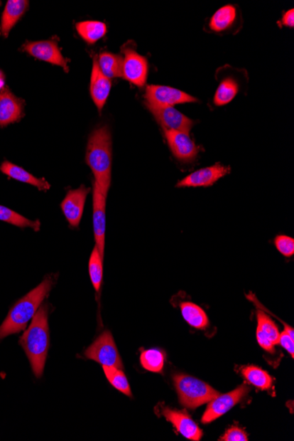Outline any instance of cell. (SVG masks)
<instances>
[{
	"label": "cell",
	"instance_id": "9a60e30c",
	"mask_svg": "<svg viewBox=\"0 0 294 441\" xmlns=\"http://www.w3.org/2000/svg\"><path fill=\"white\" fill-rule=\"evenodd\" d=\"M161 413L186 439L195 441L201 440L202 436H203V431L200 428V426L195 423L188 414L181 410H171L169 408H165Z\"/></svg>",
	"mask_w": 294,
	"mask_h": 441
},
{
	"label": "cell",
	"instance_id": "836d02e7",
	"mask_svg": "<svg viewBox=\"0 0 294 441\" xmlns=\"http://www.w3.org/2000/svg\"><path fill=\"white\" fill-rule=\"evenodd\" d=\"M256 339L258 341V344L261 346L263 348L264 350L267 351L268 353L273 354L274 353V344L270 340L269 337H267L263 334L260 329H257L256 331Z\"/></svg>",
	"mask_w": 294,
	"mask_h": 441
},
{
	"label": "cell",
	"instance_id": "44dd1931",
	"mask_svg": "<svg viewBox=\"0 0 294 441\" xmlns=\"http://www.w3.org/2000/svg\"><path fill=\"white\" fill-rule=\"evenodd\" d=\"M99 68L108 79L122 77L123 57L120 55L104 53L97 58Z\"/></svg>",
	"mask_w": 294,
	"mask_h": 441
},
{
	"label": "cell",
	"instance_id": "1f68e13d",
	"mask_svg": "<svg viewBox=\"0 0 294 441\" xmlns=\"http://www.w3.org/2000/svg\"><path fill=\"white\" fill-rule=\"evenodd\" d=\"M220 440L224 441H248V437L241 429L237 426H232Z\"/></svg>",
	"mask_w": 294,
	"mask_h": 441
},
{
	"label": "cell",
	"instance_id": "d6a6232c",
	"mask_svg": "<svg viewBox=\"0 0 294 441\" xmlns=\"http://www.w3.org/2000/svg\"><path fill=\"white\" fill-rule=\"evenodd\" d=\"M294 339H292L291 336L289 335V333L285 331H283L279 336L278 344H281L283 347L285 348L286 351H288L290 355L292 356V358L294 357Z\"/></svg>",
	"mask_w": 294,
	"mask_h": 441
},
{
	"label": "cell",
	"instance_id": "4316f807",
	"mask_svg": "<svg viewBox=\"0 0 294 441\" xmlns=\"http://www.w3.org/2000/svg\"><path fill=\"white\" fill-rule=\"evenodd\" d=\"M102 264H104V257H102L97 247L94 246L89 259L88 270H89L91 282L97 292L101 290L102 277H104V265Z\"/></svg>",
	"mask_w": 294,
	"mask_h": 441
},
{
	"label": "cell",
	"instance_id": "603a6c76",
	"mask_svg": "<svg viewBox=\"0 0 294 441\" xmlns=\"http://www.w3.org/2000/svg\"><path fill=\"white\" fill-rule=\"evenodd\" d=\"M182 316L190 326L198 329H204L209 325V320L205 311L192 302L181 304Z\"/></svg>",
	"mask_w": 294,
	"mask_h": 441
},
{
	"label": "cell",
	"instance_id": "2e32d148",
	"mask_svg": "<svg viewBox=\"0 0 294 441\" xmlns=\"http://www.w3.org/2000/svg\"><path fill=\"white\" fill-rule=\"evenodd\" d=\"M23 117V102L9 89L0 92V128L19 122Z\"/></svg>",
	"mask_w": 294,
	"mask_h": 441
},
{
	"label": "cell",
	"instance_id": "cb8c5ba5",
	"mask_svg": "<svg viewBox=\"0 0 294 441\" xmlns=\"http://www.w3.org/2000/svg\"><path fill=\"white\" fill-rule=\"evenodd\" d=\"M239 91V84L233 78H227L219 85L214 95V105L224 106L233 101Z\"/></svg>",
	"mask_w": 294,
	"mask_h": 441
},
{
	"label": "cell",
	"instance_id": "7a4b0ae2",
	"mask_svg": "<svg viewBox=\"0 0 294 441\" xmlns=\"http://www.w3.org/2000/svg\"><path fill=\"white\" fill-rule=\"evenodd\" d=\"M49 306L40 307L31 326L20 339V344L31 362L36 378H41L50 348Z\"/></svg>",
	"mask_w": 294,
	"mask_h": 441
},
{
	"label": "cell",
	"instance_id": "8fae6325",
	"mask_svg": "<svg viewBox=\"0 0 294 441\" xmlns=\"http://www.w3.org/2000/svg\"><path fill=\"white\" fill-rule=\"evenodd\" d=\"M90 188L80 186L76 190L70 191L61 203V210L70 227L78 228L83 216L85 203Z\"/></svg>",
	"mask_w": 294,
	"mask_h": 441
},
{
	"label": "cell",
	"instance_id": "ffe728a7",
	"mask_svg": "<svg viewBox=\"0 0 294 441\" xmlns=\"http://www.w3.org/2000/svg\"><path fill=\"white\" fill-rule=\"evenodd\" d=\"M78 34L88 44H94L101 40L107 34V26L104 22L87 21L76 24Z\"/></svg>",
	"mask_w": 294,
	"mask_h": 441
},
{
	"label": "cell",
	"instance_id": "5bb4252c",
	"mask_svg": "<svg viewBox=\"0 0 294 441\" xmlns=\"http://www.w3.org/2000/svg\"><path fill=\"white\" fill-rule=\"evenodd\" d=\"M230 173L229 166H223L220 163L197 170L190 175L178 181L176 187L178 188H197L209 187Z\"/></svg>",
	"mask_w": 294,
	"mask_h": 441
},
{
	"label": "cell",
	"instance_id": "e575fe53",
	"mask_svg": "<svg viewBox=\"0 0 294 441\" xmlns=\"http://www.w3.org/2000/svg\"><path fill=\"white\" fill-rule=\"evenodd\" d=\"M281 23L285 27H294V11L293 9L288 11L282 17Z\"/></svg>",
	"mask_w": 294,
	"mask_h": 441
},
{
	"label": "cell",
	"instance_id": "7c38bea8",
	"mask_svg": "<svg viewBox=\"0 0 294 441\" xmlns=\"http://www.w3.org/2000/svg\"><path fill=\"white\" fill-rule=\"evenodd\" d=\"M106 203L107 195L94 183L93 225L95 246L97 247L102 257H104L105 250Z\"/></svg>",
	"mask_w": 294,
	"mask_h": 441
},
{
	"label": "cell",
	"instance_id": "83f0119b",
	"mask_svg": "<svg viewBox=\"0 0 294 441\" xmlns=\"http://www.w3.org/2000/svg\"><path fill=\"white\" fill-rule=\"evenodd\" d=\"M141 363L143 368L149 372L161 373L165 364V354L163 351L158 349L143 351Z\"/></svg>",
	"mask_w": 294,
	"mask_h": 441
},
{
	"label": "cell",
	"instance_id": "f1b7e54d",
	"mask_svg": "<svg viewBox=\"0 0 294 441\" xmlns=\"http://www.w3.org/2000/svg\"><path fill=\"white\" fill-rule=\"evenodd\" d=\"M104 373L109 383L123 394L132 398L130 384L122 369L104 366Z\"/></svg>",
	"mask_w": 294,
	"mask_h": 441
},
{
	"label": "cell",
	"instance_id": "7402d4cb",
	"mask_svg": "<svg viewBox=\"0 0 294 441\" xmlns=\"http://www.w3.org/2000/svg\"><path fill=\"white\" fill-rule=\"evenodd\" d=\"M236 9L234 6L227 5L222 7L211 18L210 28L214 32L226 31L230 28L236 20Z\"/></svg>",
	"mask_w": 294,
	"mask_h": 441
},
{
	"label": "cell",
	"instance_id": "52a82bcc",
	"mask_svg": "<svg viewBox=\"0 0 294 441\" xmlns=\"http://www.w3.org/2000/svg\"><path fill=\"white\" fill-rule=\"evenodd\" d=\"M123 53L122 77L135 86L144 87L148 75V62L146 58L131 47L126 46Z\"/></svg>",
	"mask_w": 294,
	"mask_h": 441
},
{
	"label": "cell",
	"instance_id": "d590c367",
	"mask_svg": "<svg viewBox=\"0 0 294 441\" xmlns=\"http://www.w3.org/2000/svg\"><path fill=\"white\" fill-rule=\"evenodd\" d=\"M4 87H5V76L1 71H0V91L3 90Z\"/></svg>",
	"mask_w": 294,
	"mask_h": 441
},
{
	"label": "cell",
	"instance_id": "ac0fdd59",
	"mask_svg": "<svg viewBox=\"0 0 294 441\" xmlns=\"http://www.w3.org/2000/svg\"><path fill=\"white\" fill-rule=\"evenodd\" d=\"M29 2L27 0H9L4 9L0 23V34L7 38L14 26L27 12Z\"/></svg>",
	"mask_w": 294,
	"mask_h": 441
},
{
	"label": "cell",
	"instance_id": "4fadbf2b",
	"mask_svg": "<svg viewBox=\"0 0 294 441\" xmlns=\"http://www.w3.org/2000/svg\"><path fill=\"white\" fill-rule=\"evenodd\" d=\"M169 148L178 161L190 163L197 159L200 149L190 138L189 133L178 131H164Z\"/></svg>",
	"mask_w": 294,
	"mask_h": 441
},
{
	"label": "cell",
	"instance_id": "ba28073f",
	"mask_svg": "<svg viewBox=\"0 0 294 441\" xmlns=\"http://www.w3.org/2000/svg\"><path fill=\"white\" fill-rule=\"evenodd\" d=\"M147 110L153 114L164 131H178L190 133L194 122L180 112L174 107H156L146 105Z\"/></svg>",
	"mask_w": 294,
	"mask_h": 441
},
{
	"label": "cell",
	"instance_id": "277c9868",
	"mask_svg": "<svg viewBox=\"0 0 294 441\" xmlns=\"http://www.w3.org/2000/svg\"><path fill=\"white\" fill-rule=\"evenodd\" d=\"M174 383L180 403L189 409H196L220 395L204 381L186 374H176L174 376Z\"/></svg>",
	"mask_w": 294,
	"mask_h": 441
},
{
	"label": "cell",
	"instance_id": "5b68a950",
	"mask_svg": "<svg viewBox=\"0 0 294 441\" xmlns=\"http://www.w3.org/2000/svg\"><path fill=\"white\" fill-rule=\"evenodd\" d=\"M86 358L97 361L102 366L124 368L122 359L114 341L111 333L107 331L98 337L85 351Z\"/></svg>",
	"mask_w": 294,
	"mask_h": 441
},
{
	"label": "cell",
	"instance_id": "d6986e66",
	"mask_svg": "<svg viewBox=\"0 0 294 441\" xmlns=\"http://www.w3.org/2000/svg\"><path fill=\"white\" fill-rule=\"evenodd\" d=\"M0 171L12 179L21 181V183L32 185L38 188L39 191H48L50 188V184L45 179L36 178L21 166L13 164L9 161H4L0 166Z\"/></svg>",
	"mask_w": 294,
	"mask_h": 441
},
{
	"label": "cell",
	"instance_id": "4dcf8cb0",
	"mask_svg": "<svg viewBox=\"0 0 294 441\" xmlns=\"http://www.w3.org/2000/svg\"><path fill=\"white\" fill-rule=\"evenodd\" d=\"M274 243L277 250L286 257H291L294 254V240L292 237L278 235L276 237Z\"/></svg>",
	"mask_w": 294,
	"mask_h": 441
},
{
	"label": "cell",
	"instance_id": "d4e9b609",
	"mask_svg": "<svg viewBox=\"0 0 294 441\" xmlns=\"http://www.w3.org/2000/svg\"><path fill=\"white\" fill-rule=\"evenodd\" d=\"M241 373L249 383L262 390L271 388L273 383V379L269 373L256 366H247L242 369Z\"/></svg>",
	"mask_w": 294,
	"mask_h": 441
},
{
	"label": "cell",
	"instance_id": "30bf717a",
	"mask_svg": "<svg viewBox=\"0 0 294 441\" xmlns=\"http://www.w3.org/2000/svg\"><path fill=\"white\" fill-rule=\"evenodd\" d=\"M21 50L38 60L60 66L66 73L69 71L67 60L54 40L27 42L22 46Z\"/></svg>",
	"mask_w": 294,
	"mask_h": 441
},
{
	"label": "cell",
	"instance_id": "484cf974",
	"mask_svg": "<svg viewBox=\"0 0 294 441\" xmlns=\"http://www.w3.org/2000/svg\"><path fill=\"white\" fill-rule=\"evenodd\" d=\"M0 220L21 228H32L34 231H39L40 228H41V223L39 220H28V218L14 212V211L2 206H0Z\"/></svg>",
	"mask_w": 294,
	"mask_h": 441
},
{
	"label": "cell",
	"instance_id": "f546056e",
	"mask_svg": "<svg viewBox=\"0 0 294 441\" xmlns=\"http://www.w3.org/2000/svg\"><path fill=\"white\" fill-rule=\"evenodd\" d=\"M257 322H258L257 329H260L267 337H269L274 346L278 344L281 333H279L275 322L266 314H264L263 311L257 312Z\"/></svg>",
	"mask_w": 294,
	"mask_h": 441
},
{
	"label": "cell",
	"instance_id": "6da1fadb",
	"mask_svg": "<svg viewBox=\"0 0 294 441\" xmlns=\"http://www.w3.org/2000/svg\"><path fill=\"white\" fill-rule=\"evenodd\" d=\"M86 162L94 177V183L108 196L111 184L112 138L108 125L101 126L88 139Z\"/></svg>",
	"mask_w": 294,
	"mask_h": 441
},
{
	"label": "cell",
	"instance_id": "8992f818",
	"mask_svg": "<svg viewBox=\"0 0 294 441\" xmlns=\"http://www.w3.org/2000/svg\"><path fill=\"white\" fill-rule=\"evenodd\" d=\"M145 97L146 105L156 107H173L197 102L196 98L185 92L159 85H150L147 87Z\"/></svg>",
	"mask_w": 294,
	"mask_h": 441
},
{
	"label": "cell",
	"instance_id": "e0dca14e",
	"mask_svg": "<svg viewBox=\"0 0 294 441\" xmlns=\"http://www.w3.org/2000/svg\"><path fill=\"white\" fill-rule=\"evenodd\" d=\"M111 90V80L102 74L99 68L97 58H94L90 81V95L101 112L108 100Z\"/></svg>",
	"mask_w": 294,
	"mask_h": 441
},
{
	"label": "cell",
	"instance_id": "9c48e42d",
	"mask_svg": "<svg viewBox=\"0 0 294 441\" xmlns=\"http://www.w3.org/2000/svg\"><path fill=\"white\" fill-rule=\"evenodd\" d=\"M249 388L246 384L234 389V391L227 393L226 395H219L216 398L209 402L207 410L202 417V423L209 424L217 418L223 416L232 408L237 405L246 395L248 394Z\"/></svg>",
	"mask_w": 294,
	"mask_h": 441
},
{
	"label": "cell",
	"instance_id": "3957f363",
	"mask_svg": "<svg viewBox=\"0 0 294 441\" xmlns=\"http://www.w3.org/2000/svg\"><path fill=\"white\" fill-rule=\"evenodd\" d=\"M53 285V277H47L38 287L33 289L12 307L9 316L0 326V340L24 331L28 322L34 318Z\"/></svg>",
	"mask_w": 294,
	"mask_h": 441
}]
</instances>
